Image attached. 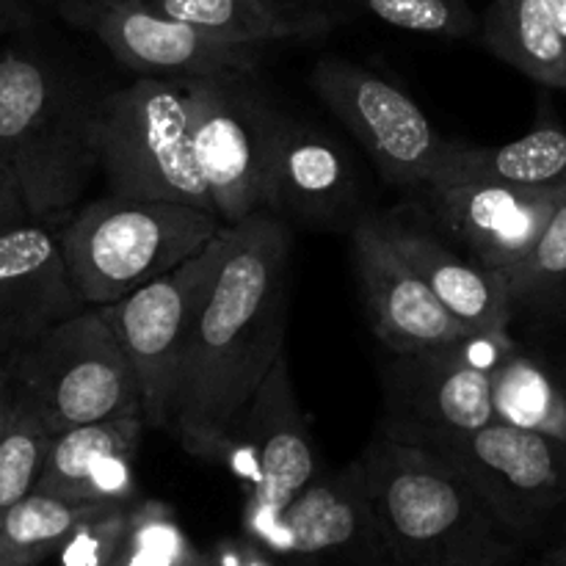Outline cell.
I'll return each instance as SVG.
<instances>
[{"label":"cell","instance_id":"1","mask_svg":"<svg viewBox=\"0 0 566 566\" xmlns=\"http://www.w3.org/2000/svg\"><path fill=\"white\" fill-rule=\"evenodd\" d=\"M291 232L274 213L230 224L224 260L199 304L171 431L182 451L224 462L238 420L285 352Z\"/></svg>","mask_w":566,"mask_h":566},{"label":"cell","instance_id":"2","mask_svg":"<svg viewBox=\"0 0 566 566\" xmlns=\"http://www.w3.org/2000/svg\"><path fill=\"white\" fill-rule=\"evenodd\" d=\"M398 566H514L525 542L429 448L376 431L357 459Z\"/></svg>","mask_w":566,"mask_h":566},{"label":"cell","instance_id":"3","mask_svg":"<svg viewBox=\"0 0 566 566\" xmlns=\"http://www.w3.org/2000/svg\"><path fill=\"white\" fill-rule=\"evenodd\" d=\"M97 97L31 53L0 55V153L31 219L66 221L97 175L92 127Z\"/></svg>","mask_w":566,"mask_h":566},{"label":"cell","instance_id":"4","mask_svg":"<svg viewBox=\"0 0 566 566\" xmlns=\"http://www.w3.org/2000/svg\"><path fill=\"white\" fill-rule=\"evenodd\" d=\"M224 221L186 202L108 193L59 230L83 307H108L202 252Z\"/></svg>","mask_w":566,"mask_h":566},{"label":"cell","instance_id":"5","mask_svg":"<svg viewBox=\"0 0 566 566\" xmlns=\"http://www.w3.org/2000/svg\"><path fill=\"white\" fill-rule=\"evenodd\" d=\"M111 193L213 210L193 155L191 77H149L97 97L92 127Z\"/></svg>","mask_w":566,"mask_h":566},{"label":"cell","instance_id":"6","mask_svg":"<svg viewBox=\"0 0 566 566\" xmlns=\"http://www.w3.org/2000/svg\"><path fill=\"white\" fill-rule=\"evenodd\" d=\"M14 385L55 434L99 420L144 415L130 357L99 307H83L9 357Z\"/></svg>","mask_w":566,"mask_h":566},{"label":"cell","instance_id":"7","mask_svg":"<svg viewBox=\"0 0 566 566\" xmlns=\"http://www.w3.org/2000/svg\"><path fill=\"white\" fill-rule=\"evenodd\" d=\"M193 155L224 224L271 213L276 144L285 114L265 97L258 72L191 77Z\"/></svg>","mask_w":566,"mask_h":566},{"label":"cell","instance_id":"8","mask_svg":"<svg viewBox=\"0 0 566 566\" xmlns=\"http://www.w3.org/2000/svg\"><path fill=\"white\" fill-rule=\"evenodd\" d=\"M517 340L509 332H479L429 352L392 354L381 370L379 431L420 442L495 423L492 370Z\"/></svg>","mask_w":566,"mask_h":566},{"label":"cell","instance_id":"9","mask_svg":"<svg viewBox=\"0 0 566 566\" xmlns=\"http://www.w3.org/2000/svg\"><path fill=\"white\" fill-rule=\"evenodd\" d=\"M230 243V224L193 258L138 287L122 302L99 307L130 357L142 387L147 429L171 431L180 387L182 354L199 304L208 296Z\"/></svg>","mask_w":566,"mask_h":566},{"label":"cell","instance_id":"10","mask_svg":"<svg viewBox=\"0 0 566 566\" xmlns=\"http://www.w3.org/2000/svg\"><path fill=\"white\" fill-rule=\"evenodd\" d=\"M224 462L247 481L243 534L274 551L291 503L315 481V446L282 352L238 420Z\"/></svg>","mask_w":566,"mask_h":566},{"label":"cell","instance_id":"11","mask_svg":"<svg viewBox=\"0 0 566 566\" xmlns=\"http://www.w3.org/2000/svg\"><path fill=\"white\" fill-rule=\"evenodd\" d=\"M412 446L448 459L525 545L542 539L566 512V446L558 440L495 420Z\"/></svg>","mask_w":566,"mask_h":566},{"label":"cell","instance_id":"12","mask_svg":"<svg viewBox=\"0 0 566 566\" xmlns=\"http://www.w3.org/2000/svg\"><path fill=\"white\" fill-rule=\"evenodd\" d=\"M310 86L357 136L387 182L403 188L429 182L446 138L403 88L343 59H321Z\"/></svg>","mask_w":566,"mask_h":566},{"label":"cell","instance_id":"13","mask_svg":"<svg viewBox=\"0 0 566 566\" xmlns=\"http://www.w3.org/2000/svg\"><path fill=\"white\" fill-rule=\"evenodd\" d=\"M271 556L276 566H398L357 459L315 475L282 517Z\"/></svg>","mask_w":566,"mask_h":566},{"label":"cell","instance_id":"14","mask_svg":"<svg viewBox=\"0 0 566 566\" xmlns=\"http://www.w3.org/2000/svg\"><path fill=\"white\" fill-rule=\"evenodd\" d=\"M92 31L127 70L149 77H213L258 72L263 48L213 36L188 22L125 0L99 11Z\"/></svg>","mask_w":566,"mask_h":566},{"label":"cell","instance_id":"15","mask_svg":"<svg viewBox=\"0 0 566 566\" xmlns=\"http://www.w3.org/2000/svg\"><path fill=\"white\" fill-rule=\"evenodd\" d=\"M352 258L376 337L390 354L429 352L470 335L398 254L381 221L359 219L354 224Z\"/></svg>","mask_w":566,"mask_h":566},{"label":"cell","instance_id":"16","mask_svg":"<svg viewBox=\"0 0 566 566\" xmlns=\"http://www.w3.org/2000/svg\"><path fill=\"white\" fill-rule=\"evenodd\" d=\"M566 191H525L495 182L426 186L437 224L462 243L470 258L509 276L539 241Z\"/></svg>","mask_w":566,"mask_h":566},{"label":"cell","instance_id":"17","mask_svg":"<svg viewBox=\"0 0 566 566\" xmlns=\"http://www.w3.org/2000/svg\"><path fill=\"white\" fill-rule=\"evenodd\" d=\"M59 232L36 219L0 230V354L25 352L81 313Z\"/></svg>","mask_w":566,"mask_h":566},{"label":"cell","instance_id":"18","mask_svg":"<svg viewBox=\"0 0 566 566\" xmlns=\"http://www.w3.org/2000/svg\"><path fill=\"white\" fill-rule=\"evenodd\" d=\"M144 415L99 420L55 434L36 492L72 503H130Z\"/></svg>","mask_w":566,"mask_h":566},{"label":"cell","instance_id":"19","mask_svg":"<svg viewBox=\"0 0 566 566\" xmlns=\"http://www.w3.org/2000/svg\"><path fill=\"white\" fill-rule=\"evenodd\" d=\"M387 238L403 260L418 271L437 302L470 335L509 332L514 321L512 293L506 276L486 269L475 258L453 252L446 241L418 227L381 221Z\"/></svg>","mask_w":566,"mask_h":566},{"label":"cell","instance_id":"20","mask_svg":"<svg viewBox=\"0 0 566 566\" xmlns=\"http://www.w3.org/2000/svg\"><path fill=\"white\" fill-rule=\"evenodd\" d=\"M357 199L354 166L346 149L318 127L285 116L276 144L271 213L335 221Z\"/></svg>","mask_w":566,"mask_h":566},{"label":"cell","instance_id":"21","mask_svg":"<svg viewBox=\"0 0 566 566\" xmlns=\"http://www.w3.org/2000/svg\"><path fill=\"white\" fill-rule=\"evenodd\" d=\"M451 182H495L525 191H566V130L556 119H539L534 130L501 147L446 142L426 186Z\"/></svg>","mask_w":566,"mask_h":566},{"label":"cell","instance_id":"22","mask_svg":"<svg viewBox=\"0 0 566 566\" xmlns=\"http://www.w3.org/2000/svg\"><path fill=\"white\" fill-rule=\"evenodd\" d=\"M479 39L503 64L566 92V0H492Z\"/></svg>","mask_w":566,"mask_h":566},{"label":"cell","instance_id":"23","mask_svg":"<svg viewBox=\"0 0 566 566\" xmlns=\"http://www.w3.org/2000/svg\"><path fill=\"white\" fill-rule=\"evenodd\" d=\"M147 9L188 22L193 28L230 39L265 44L287 39H313L332 28V14L302 0H138Z\"/></svg>","mask_w":566,"mask_h":566},{"label":"cell","instance_id":"24","mask_svg":"<svg viewBox=\"0 0 566 566\" xmlns=\"http://www.w3.org/2000/svg\"><path fill=\"white\" fill-rule=\"evenodd\" d=\"M495 420L536 431L566 446V381L558 365L512 346L492 370Z\"/></svg>","mask_w":566,"mask_h":566},{"label":"cell","instance_id":"25","mask_svg":"<svg viewBox=\"0 0 566 566\" xmlns=\"http://www.w3.org/2000/svg\"><path fill=\"white\" fill-rule=\"evenodd\" d=\"M103 506L31 492L0 514V566H39L64 551L72 534Z\"/></svg>","mask_w":566,"mask_h":566},{"label":"cell","instance_id":"26","mask_svg":"<svg viewBox=\"0 0 566 566\" xmlns=\"http://www.w3.org/2000/svg\"><path fill=\"white\" fill-rule=\"evenodd\" d=\"M514 315L566 321V197L553 210L528 258L506 276Z\"/></svg>","mask_w":566,"mask_h":566},{"label":"cell","instance_id":"27","mask_svg":"<svg viewBox=\"0 0 566 566\" xmlns=\"http://www.w3.org/2000/svg\"><path fill=\"white\" fill-rule=\"evenodd\" d=\"M53 440L55 431L48 420L17 390L9 423L0 434V514L36 492Z\"/></svg>","mask_w":566,"mask_h":566},{"label":"cell","instance_id":"28","mask_svg":"<svg viewBox=\"0 0 566 566\" xmlns=\"http://www.w3.org/2000/svg\"><path fill=\"white\" fill-rule=\"evenodd\" d=\"M202 553L177 525L175 512L160 501L130 506L122 545L111 566H205Z\"/></svg>","mask_w":566,"mask_h":566},{"label":"cell","instance_id":"29","mask_svg":"<svg viewBox=\"0 0 566 566\" xmlns=\"http://www.w3.org/2000/svg\"><path fill=\"white\" fill-rule=\"evenodd\" d=\"M354 3L398 31L448 39H473L481 33V17L468 0H354Z\"/></svg>","mask_w":566,"mask_h":566},{"label":"cell","instance_id":"30","mask_svg":"<svg viewBox=\"0 0 566 566\" xmlns=\"http://www.w3.org/2000/svg\"><path fill=\"white\" fill-rule=\"evenodd\" d=\"M130 503H105L66 542L64 566H111L127 528Z\"/></svg>","mask_w":566,"mask_h":566},{"label":"cell","instance_id":"31","mask_svg":"<svg viewBox=\"0 0 566 566\" xmlns=\"http://www.w3.org/2000/svg\"><path fill=\"white\" fill-rule=\"evenodd\" d=\"M205 566H276V562L265 547L243 536L241 542H224L219 551L210 553Z\"/></svg>","mask_w":566,"mask_h":566},{"label":"cell","instance_id":"32","mask_svg":"<svg viewBox=\"0 0 566 566\" xmlns=\"http://www.w3.org/2000/svg\"><path fill=\"white\" fill-rule=\"evenodd\" d=\"M25 219H31V213H28L25 199H22L20 182H17L9 160L0 153V230L11 224H20Z\"/></svg>","mask_w":566,"mask_h":566},{"label":"cell","instance_id":"33","mask_svg":"<svg viewBox=\"0 0 566 566\" xmlns=\"http://www.w3.org/2000/svg\"><path fill=\"white\" fill-rule=\"evenodd\" d=\"M14 398H17L14 376H11V368L6 365V370L0 374V434H3L6 423H9V415H11V407H14Z\"/></svg>","mask_w":566,"mask_h":566},{"label":"cell","instance_id":"34","mask_svg":"<svg viewBox=\"0 0 566 566\" xmlns=\"http://www.w3.org/2000/svg\"><path fill=\"white\" fill-rule=\"evenodd\" d=\"M114 3H125V0H81V9H77V25L92 28L94 17Z\"/></svg>","mask_w":566,"mask_h":566},{"label":"cell","instance_id":"35","mask_svg":"<svg viewBox=\"0 0 566 566\" xmlns=\"http://www.w3.org/2000/svg\"><path fill=\"white\" fill-rule=\"evenodd\" d=\"M539 566H566V528H564V536L556 542V545L551 547V551L542 556V564Z\"/></svg>","mask_w":566,"mask_h":566},{"label":"cell","instance_id":"36","mask_svg":"<svg viewBox=\"0 0 566 566\" xmlns=\"http://www.w3.org/2000/svg\"><path fill=\"white\" fill-rule=\"evenodd\" d=\"M11 17H14V0H0V31L9 25Z\"/></svg>","mask_w":566,"mask_h":566},{"label":"cell","instance_id":"37","mask_svg":"<svg viewBox=\"0 0 566 566\" xmlns=\"http://www.w3.org/2000/svg\"><path fill=\"white\" fill-rule=\"evenodd\" d=\"M61 11H64V17H70L72 22H75V14H77V0H59Z\"/></svg>","mask_w":566,"mask_h":566},{"label":"cell","instance_id":"38","mask_svg":"<svg viewBox=\"0 0 566 566\" xmlns=\"http://www.w3.org/2000/svg\"><path fill=\"white\" fill-rule=\"evenodd\" d=\"M558 374H562V379L566 381V354L562 357V363H558Z\"/></svg>","mask_w":566,"mask_h":566}]
</instances>
